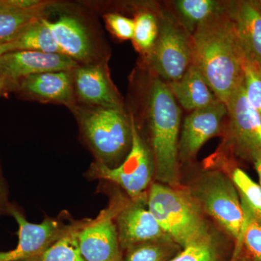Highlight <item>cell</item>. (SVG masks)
Instances as JSON below:
<instances>
[{
    "instance_id": "cell-36",
    "label": "cell",
    "mask_w": 261,
    "mask_h": 261,
    "mask_svg": "<svg viewBox=\"0 0 261 261\" xmlns=\"http://www.w3.org/2000/svg\"><path fill=\"white\" fill-rule=\"evenodd\" d=\"M23 261H25V260H23Z\"/></svg>"
},
{
    "instance_id": "cell-26",
    "label": "cell",
    "mask_w": 261,
    "mask_h": 261,
    "mask_svg": "<svg viewBox=\"0 0 261 261\" xmlns=\"http://www.w3.org/2000/svg\"><path fill=\"white\" fill-rule=\"evenodd\" d=\"M233 185L240 195V199L245 201L256 213L261 221V187L253 181L243 169L236 168L233 171Z\"/></svg>"
},
{
    "instance_id": "cell-21",
    "label": "cell",
    "mask_w": 261,
    "mask_h": 261,
    "mask_svg": "<svg viewBox=\"0 0 261 261\" xmlns=\"http://www.w3.org/2000/svg\"><path fill=\"white\" fill-rule=\"evenodd\" d=\"M44 17L35 19L24 27L13 42L12 51L30 50L47 53H61Z\"/></svg>"
},
{
    "instance_id": "cell-5",
    "label": "cell",
    "mask_w": 261,
    "mask_h": 261,
    "mask_svg": "<svg viewBox=\"0 0 261 261\" xmlns=\"http://www.w3.org/2000/svg\"><path fill=\"white\" fill-rule=\"evenodd\" d=\"M132 140L128 155L120 166L108 167L95 162L91 166L89 175L94 178H101L121 187L132 200L145 198L144 193L154 173L152 154L147 148L136 126L133 115H130Z\"/></svg>"
},
{
    "instance_id": "cell-35",
    "label": "cell",
    "mask_w": 261,
    "mask_h": 261,
    "mask_svg": "<svg viewBox=\"0 0 261 261\" xmlns=\"http://www.w3.org/2000/svg\"><path fill=\"white\" fill-rule=\"evenodd\" d=\"M257 72H258V74L260 75V79H261V68H257Z\"/></svg>"
},
{
    "instance_id": "cell-12",
    "label": "cell",
    "mask_w": 261,
    "mask_h": 261,
    "mask_svg": "<svg viewBox=\"0 0 261 261\" xmlns=\"http://www.w3.org/2000/svg\"><path fill=\"white\" fill-rule=\"evenodd\" d=\"M80 64L61 53L19 50L8 51L0 57V79L9 89L28 75L53 71L73 70Z\"/></svg>"
},
{
    "instance_id": "cell-16",
    "label": "cell",
    "mask_w": 261,
    "mask_h": 261,
    "mask_svg": "<svg viewBox=\"0 0 261 261\" xmlns=\"http://www.w3.org/2000/svg\"><path fill=\"white\" fill-rule=\"evenodd\" d=\"M13 90L38 102L64 105L71 110L76 106L72 70L28 75L19 80Z\"/></svg>"
},
{
    "instance_id": "cell-11",
    "label": "cell",
    "mask_w": 261,
    "mask_h": 261,
    "mask_svg": "<svg viewBox=\"0 0 261 261\" xmlns=\"http://www.w3.org/2000/svg\"><path fill=\"white\" fill-rule=\"evenodd\" d=\"M8 214L18 224V242L13 250L0 252V261H23L37 256L73 225L65 224L61 220L51 218H47L40 224L29 222L21 211L11 204Z\"/></svg>"
},
{
    "instance_id": "cell-28",
    "label": "cell",
    "mask_w": 261,
    "mask_h": 261,
    "mask_svg": "<svg viewBox=\"0 0 261 261\" xmlns=\"http://www.w3.org/2000/svg\"><path fill=\"white\" fill-rule=\"evenodd\" d=\"M244 87L248 102L261 118V79L257 68L247 61L245 68Z\"/></svg>"
},
{
    "instance_id": "cell-29",
    "label": "cell",
    "mask_w": 261,
    "mask_h": 261,
    "mask_svg": "<svg viewBox=\"0 0 261 261\" xmlns=\"http://www.w3.org/2000/svg\"><path fill=\"white\" fill-rule=\"evenodd\" d=\"M108 28L119 39H132L135 33V20L116 13H107L104 15Z\"/></svg>"
},
{
    "instance_id": "cell-20",
    "label": "cell",
    "mask_w": 261,
    "mask_h": 261,
    "mask_svg": "<svg viewBox=\"0 0 261 261\" xmlns=\"http://www.w3.org/2000/svg\"><path fill=\"white\" fill-rule=\"evenodd\" d=\"M240 200L244 223L231 261H261V221L245 201Z\"/></svg>"
},
{
    "instance_id": "cell-3",
    "label": "cell",
    "mask_w": 261,
    "mask_h": 261,
    "mask_svg": "<svg viewBox=\"0 0 261 261\" xmlns=\"http://www.w3.org/2000/svg\"><path fill=\"white\" fill-rule=\"evenodd\" d=\"M81 132L95 156L96 162L113 167L132 145L130 118L123 108L75 106Z\"/></svg>"
},
{
    "instance_id": "cell-23",
    "label": "cell",
    "mask_w": 261,
    "mask_h": 261,
    "mask_svg": "<svg viewBox=\"0 0 261 261\" xmlns=\"http://www.w3.org/2000/svg\"><path fill=\"white\" fill-rule=\"evenodd\" d=\"M80 222H75L73 226L58 239L50 246L37 256L25 261H86L81 252L77 230Z\"/></svg>"
},
{
    "instance_id": "cell-33",
    "label": "cell",
    "mask_w": 261,
    "mask_h": 261,
    "mask_svg": "<svg viewBox=\"0 0 261 261\" xmlns=\"http://www.w3.org/2000/svg\"><path fill=\"white\" fill-rule=\"evenodd\" d=\"M8 89H9V87H8L7 82L2 80V79H0V93H1L3 91L8 90Z\"/></svg>"
},
{
    "instance_id": "cell-7",
    "label": "cell",
    "mask_w": 261,
    "mask_h": 261,
    "mask_svg": "<svg viewBox=\"0 0 261 261\" xmlns=\"http://www.w3.org/2000/svg\"><path fill=\"white\" fill-rule=\"evenodd\" d=\"M195 196L236 243L243 229L244 213L232 180L221 173H209L196 185Z\"/></svg>"
},
{
    "instance_id": "cell-1",
    "label": "cell",
    "mask_w": 261,
    "mask_h": 261,
    "mask_svg": "<svg viewBox=\"0 0 261 261\" xmlns=\"http://www.w3.org/2000/svg\"><path fill=\"white\" fill-rule=\"evenodd\" d=\"M192 64L225 105L244 84L246 58L239 39L231 3L197 25L192 34Z\"/></svg>"
},
{
    "instance_id": "cell-30",
    "label": "cell",
    "mask_w": 261,
    "mask_h": 261,
    "mask_svg": "<svg viewBox=\"0 0 261 261\" xmlns=\"http://www.w3.org/2000/svg\"><path fill=\"white\" fill-rule=\"evenodd\" d=\"M10 203L8 200V190L5 184L4 177L0 169V216L8 214Z\"/></svg>"
},
{
    "instance_id": "cell-10",
    "label": "cell",
    "mask_w": 261,
    "mask_h": 261,
    "mask_svg": "<svg viewBox=\"0 0 261 261\" xmlns=\"http://www.w3.org/2000/svg\"><path fill=\"white\" fill-rule=\"evenodd\" d=\"M120 204V200L113 201L95 219L81 221L77 230V239L86 261L122 260L115 221Z\"/></svg>"
},
{
    "instance_id": "cell-32",
    "label": "cell",
    "mask_w": 261,
    "mask_h": 261,
    "mask_svg": "<svg viewBox=\"0 0 261 261\" xmlns=\"http://www.w3.org/2000/svg\"><path fill=\"white\" fill-rule=\"evenodd\" d=\"M254 166H255L257 175H258L259 181H260V186L261 187V159L259 160L258 161H257L256 163H255Z\"/></svg>"
},
{
    "instance_id": "cell-31",
    "label": "cell",
    "mask_w": 261,
    "mask_h": 261,
    "mask_svg": "<svg viewBox=\"0 0 261 261\" xmlns=\"http://www.w3.org/2000/svg\"><path fill=\"white\" fill-rule=\"evenodd\" d=\"M8 51H11V47H10L9 43L0 44V57Z\"/></svg>"
},
{
    "instance_id": "cell-25",
    "label": "cell",
    "mask_w": 261,
    "mask_h": 261,
    "mask_svg": "<svg viewBox=\"0 0 261 261\" xmlns=\"http://www.w3.org/2000/svg\"><path fill=\"white\" fill-rule=\"evenodd\" d=\"M173 242L158 240L130 247L121 261H168L176 249Z\"/></svg>"
},
{
    "instance_id": "cell-24",
    "label": "cell",
    "mask_w": 261,
    "mask_h": 261,
    "mask_svg": "<svg viewBox=\"0 0 261 261\" xmlns=\"http://www.w3.org/2000/svg\"><path fill=\"white\" fill-rule=\"evenodd\" d=\"M134 44L141 53H149L153 49L159 34V21L157 17L149 11H142L135 19Z\"/></svg>"
},
{
    "instance_id": "cell-4",
    "label": "cell",
    "mask_w": 261,
    "mask_h": 261,
    "mask_svg": "<svg viewBox=\"0 0 261 261\" xmlns=\"http://www.w3.org/2000/svg\"><path fill=\"white\" fill-rule=\"evenodd\" d=\"M147 201L151 214L178 246L185 248L210 238L198 206L185 192L161 183L153 184Z\"/></svg>"
},
{
    "instance_id": "cell-19",
    "label": "cell",
    "mask_w": 261,
    "mask_h": 261,
    "mask_svg": "<svg viewBox=\"0 0 261 261\" xmlns=\"http://www.w3.org/2000/svg\"><path fill=\"white\" fill-rule=\"evenodd\" d=\"M53 3L30 10L20 9L13 0H0V44L13 42L24 27L33 20L45 16Z\"/></svg>"
},
{
    "instance_id": "cell-27",
    "label": "cell",
    "mask_w": 261,
    "mask_h": 261,
    "mask_svg": "<svg viewBox=\"0 0 261 261\" xmlns=\"http://www.w3.org/2000/svg\"><path fill=\"white\" fill-rule=\"evenodd\" d=\"M168 261H219V252L212 238L189 245Z\"/></svg>"
},
{
    "instance_id": "cell-9",
    "label": "cell",
    "mask_w": 261,
    "mask_h": 261,
    "mask_svg": "<svg viewBox=\"0 0 261 261\" xmlns=\"http://www.w3.org/2000/svg\"><path fill=\"white\" fill-rule=\"evenodd\" d=\"M44 20L62 54L80 65L104 62L95 33L80 15L66 10L60 12L56 20Z\"/></svg>"
},
{
    "instance_id": "cell-8",
    "label": "cell",
    "mask_w": 261,
    "mask_h": 261,
    "mask_svg": "<svg viewBox=\"0 0 261 261\" xmlns=\"http://www.w3.org/2000/svg\"><path fill=\"white\" fill-rule=\"evenodd\" d=\"M226 106L230 147L239 159L255 164L261 159V118L248 102L244 84Z\"/></svg>"
},
{
    "instance_id": "cell-22",
    "label": "cell",
    "mask_w": 261,
    "mask_h": 261,
    "mask_svg": "<svg viewBox=\"0 0 261 261\" xmlns=\"http://www.w3.org/2000/svg\"><path fill=\"white\" fill-rule=\"evenodd\" d=\"M226 4L214 0H178L175 3L182 25L191 34L199 24L222 11Z\"/></svg>"
},
{
    "instance_id": "cell-15",
    "label": "cell",
    "mask_w": 261,
    "mask_h": 261,
    "mask_svg": "<svg viewBox=\"0 0 261 261\" xmlns=\"http://www.w3.org/2000/svg\"><path fill=\"white\" fill-rule=\"evenodd\" d=\"M227 108L219 100L214 104L192 111L185 118L178 142V159H192L201 147L220 132Z\"/></svg>"
},
{
    "instance_id": "cell-34",
    "label": "cell",
    "mask_w": 261,
    "mask_h": 261,
    "mask_svg": "<svg viewBox=\"0 0 261 261\" xmlns=\"http://www.w3.org/2000/svg\"><path fill=\"white\" fill-rule=\"evenodd\" d=\"M255 3H256L257 7H258V8H260V10H261V0H260V1H255Z\"/></svg>"
},
{
    "instance_id": "cell-13",
    "label": "cell",
    "mask_w": 261,
    "mask_h": 261,
    "mask_svg": "<svg viewBox=\"0 0 261 261\" xmlns=\"http://www.w3.org/2000/svg\"><path fill=\"white\" fill-rule=\"evenodd\" d=\"M145 198L132 200L124 204L121 201L116 216L120 246L123 250L158 240H172L165 233L158 221L144 204Z\"/></svg>"
},
{
    "instance_id": "cell-2",
    "label": "cell",
    "mask_w": 261,
    "mask_h": 261,
    "mask_svg": "<svg viewBox=\"0 0 261 261\" xmlns=\"http://www.w3.org/2000/svg\"><path fill=\"white\" fill-rule=\"evenodd\" d=\"M147 113L155 177L174 187L178 181L181 109L169 86L161 79H154L151 84Z\"/></svg>"
},
{
    "instance_id": "cell-17",
    "label": "cell",
    "mask_w": 261,
    "mask_h": 261,
    "mask_svg": "<svg viewBox=\"0 0 261 261\" xmlns=\"http://www.w3.org/2000/svg\"><path fill=\"white\" fill-rule=\"evenodd\" d=\"M235 27L247 61L261 68V10L255 1L231 3Z\"/></svg>"
},
{
    "instance_id": "cell-6",
    "label": "cell",
    "mask_w": 261,
    "mask_h": 261,
    "mask_svg": "<svg viewBox=\"0 0 261 261\" xmlns=\"http://www.w3.org/2000/svg\"><path fill=\"white\" fill-rule=\"evenodd\" d=\"M159 27L149 59L154 71L171 83L179 80L192 64V34L169 15H163Z\"/></svg>"
},
{
    "instance_id": "cell-14",
    "label": "cell",
    "mask_w": 261,
    "mask_h": 261,
    "mask_svg": "<svg viewBox=\"0 0 261 261\" xmlns=\"http://www.w3.org/2000/svg\"><path fill=\"white\" fill-rule=\"evenodd\" d=\"M72 75L76 102L89 107L123 108L105 62L79 65Z\"/></svg>"
},
{
    "instance_id": "cell-18",
    "label": "cell",
    "mask_w": 261,
    "mask_h": 261,
    "mask_svg": "<svg viewBox=\"0 0 261 261\" xmlns=\"http://www.w3.org/2000/svg\"><path fill=\"white\" fill-rule=\"evenodd\" d=\"M168 86L176 101L187 111H196L219 101L200 70L192 63L179 80Z\"/></svg>"
}]
</instances>
